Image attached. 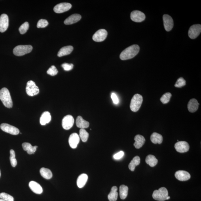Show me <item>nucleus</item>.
Listing matches in <instances>:
<instances>
[{
    "label": "nucleus",
    "mask_w": 201,
    "mask_h": 201,
    "mask_svg": "<svg viewBox=\"0 0 201 201\" xmlns=\"http://www.w3.org/2000/svg\"><path fill=\"white\" fill-rule=\"evenodd\" d=\"M141 162V159L139 156H136L133 159L129 165V168L132 171H134L136 166L139 165Z\"/></svg>",
    "instance_id": "obj_29"
},
{
    "label": "nucleus",
    "mask_w": 201,
    "mask_h": 201,
    "mask_svg": "<svg viewBox=\"0 0 201 201\" xmlns=\"http://www.w3.org/2000/svg\"><path fill=\"white\" fill-rule=\"evenodd\" d=\"M51 120L50 114L48 111L44 112L40 118V123L41 125H45L50 122Z\"/></svg>",
    "instance_id": "obj_26"
},
{
    "label": "nucleus",
    "mask_w": 201,
    "mask_h": 201,
    "mask_svg": "<svg viewBox=\"0 0 201 201\" xmlns=\"http://www.w3.org/2000/svg\"><path fill=\"white\" fill-rule=\"evenodd\" d=\"M134 140L135 141L134 143V147L138 149L141 148L145 144L146 141L145 138L139 134L136 135L134 137Z\"/></svg>",
    "instance_id": "obj_21"
},
{
    "label": "nucleus",
    "mask_w": 201,
    "mask_h": 201,
    "mask_svg": "<svg viewBox=\"0 0 201 201\" xmlns=\"http://www.w3.org/2000/svg\"><path fill=\"white\" fill-rule=\"evenodd\" d=\"M199 105L198 100L193 98L189 100L188 104V109L190 112L194 113L198 110Z\"/></svg>",
    "instance_id": "obj_20"
},
{
    "label": "nucleus",
    "mask_w": 201,
    "mask_h": 201,
    "mask_svg": "<svg viewBox=\"0 0 201 201\" xmlns=\"http://www.w3.org/2000/svg\"><path fill=\"white\" fill-rule=\"evenodd\" d=\"M62 67L65 71H71L73 69V65L72 64H69L67 63H64L62 65Z\"/></svg>",
    "instance_id": "obj_41"
},
{
    "label": "nucleus",
    "mask_w": 201,
    "mask_h": 201,
    "mask_svg": "<svg viewBox=\"0 0 201 201\" xmlns=\"http://www.w3.org/2000/svg\"><path fill=\"white\" fill-rule=\"evenodd\" d=\"M186 85V81L183 77H181L178 79L175 85V86L177 88H181Z\"/></svg>",
    "instance_id": "obj_39"
},
{
    "label": "nucleus",
    "mask_w": 201,
    "mask_h": 201,
    "mask_svg": "<svg viewBox=\"0 0 201 201\" xmlns=\"http://www.w3.org/2000/svg\"><path fill=\"white\" fill-rule=\"evenodd\" d=\"M111 98L113 100V103L115 104H117L119 103V100L118 97L114 93H113L111 94Z\"/></svg>",
    "instance_id": "obj_43"
},
{
    "label": "nucleus",
    "mask_w": 201,
    "mask_h": 201,
    "mask_svg": "<svg viewBox=\"0 0 201 201\" xmlns=\"http://www.w3.org/2000/svg\"><path fill=\"white\" fill-rule=\"evenodd\" d=\"M151 140L153 143L160 144L163 141V137L161 134L154 132L151 135Z\"/></svg>",
    "instance_id": "obj_28"
},
{
    "label": "nucleus",
    "mask_w": 201,
    "mask_h": 201,
    "mask_svg": "<svg viewBox=\"0 0 201 201\" xmlns=\"http://www.w3.org/2000/svg\"><path fill=\"white\" fill-rule=\"evenodd\" d=\"M117 187L113 186L112 187L110 192L108 195V198L110 201H116L118 198V193L117 192Z\"/></svg>",
    "instance_id": "obj_27"
},
{
    "label": "nucleus",
    "mask_w": 201,
    "mask_h": 201,
    "mask_svg": "<svg viewBox=\"0 0 201 201\" xmlns=\"http://www.w3.org/2000/svg\"><path fill=\"white\" fill-rule=\"evenodd\" d=\"M175 148L178 152L185 153L189 151V146L186 142L179 141L175 144Z\"/></svg>",
    "instance_id": "obj_14"
},
{
    "label": "nucleus",
    "mask_w": 201,
    "mask_h": 201,
    "mask_svg": "<svg viewBox=\"0 0 201 201\" xmlns=\"http://www.w3.org/2000/svg\"><path fill=\"white\" fill-rule=\"evenodd\" d=\"M77 126L81 129L87 128L90 126V123L88 121L85 120L82 117L78 116L76 120Z\"/></svg>",
    "instance_id": "obj_25"
},
{
    "label": "nucleus",
    "mask_w": 201,
    "mask_h": 201,
    "mask_svg": "<svg viewBox=\"0 0 201 201\" xmlns=\"http://www.w3.org/2000/svg\"><path fill=\"white\" fill-rule=\"evenodd\" d=\"M9 26V18L7 14H2L0 16V32L3 33L7 30Z\"/></svg>",
    "instance_id": "obj_15"
},
{
    "label": "nucleus",
    "mask_w": 201,
    "mask_h": 201,
    "mask_svg": "<svg viewBox=\"0 0 201 201\" xmlns=\"http://www.w3.org/2000/svg\"><path fill=\"white\" fill-rule=\"evenodd\" d=\"M163 21L165 30L167 31H170L173 28L174 21L171 17L168 15L165 14L163 16Z\"/></svg>",
    "instance_id": "obj_13"
},
{
    "label": "nucleus",
    "mask_w": 201,
    "mask_h": 201,
    "mask_svg": "<svg viewBox=\"0 0 201 201\" xmlns=\"http://www.w3.org/2000/svg\"><path fill=\"white\" fill-rule=\"evenodd\" d=\"M10 160L11 166H12L16 167L17 164V162L16 158V153L14 150L11 149L10 151Z\"/></svg>",
    "instance_id": "obj_34"
},
{
    "label": "nucleus",
    "mask_w": 201,
    "mask_h": 201,
    "mask_svg": "<svg viewBox=\"0 0 201 201\" xmlns=\"http://www.w3.org/2000/svg\"><path fill=\"white\" fill-rule=\"evenodd\" d=\"M72 7V5L68 3H62L57 5L54 7L55 12L60 14L69 11Z\"/></svg>",
    "instance_id": "obj_12"
},
{
    "label": "nucleus",
    "mask_w": 201,
    "mask_h": 201,
    "mask_svg": "<svg viewBox=\"0 0 201 201\" xmlns=\"http://www.w3.org/2000/svg\"><path fill=\"white\" fill-rule=\"evenodd\" d=\"M168 196V193L166 188L163 187L158 190H155L153 192V198L155 200L159 201H164L166 200Z\"/></svg>",
    "instance_id": "obj_5"
},
{
    "label": "nucleus",
    "mask_w": 201,
    "mask_h": 201,
    "mask_svg": "<svg viewBox=\"0 0 201 201\" xmlns=\"http://www.w3.org/2000/svg\"><path fill=\"white\" fill-rule=\"evenodd\" d=\"M29 186L30 189L34 193L37 194H41L42 193L43 189L40 185L36 182L31 181L30 182Z\"/></svg>",
    "instance_id": "obj_18"
},
{
    "label": "nucleus",
    "mask_w": 201,
    "mask_h": 201,
    "mask_svg": "<svg viewBox=\"0 0 201 201\" xmlns=\"http://www.w3.org/2000/svg\"><path fill=\"white\" fill-rule=\"evenodd\" d=\"M80 141V137L77 133H72L70 136L69 139V143L70 147L72 148H77Z\"/></svg>",
    "instance_id": "obj_17"
},
{
    "label": "nucleus",
    "mask_w": 201,
    "mask_h": 201,
    "mask_svg": "<svg viewBox=\"0 0 201 201\" xmlns=\"http://www.w3.org/2000/svg\"><path fill=\"white\" fill-rule=\"evenodd\" d=\"M81 19V16L79 14H74L71 15L64 21V24L66 25H71L75 23Z\"/></svg>",
    "instance_id": "obj_19"
},
{
    "label": "nucleus",
    "mask_w": 201,
    "mask_h": 201,
    "mask_svg": "<svg viewBox=\"0 0 201 201\" xmlns=\"http://www.w3.org/2000/svg\"><path fill=\"white\" fill-rule=\"evenodd\" d=\"M145 15L139 11H134L131 13L130 18L134 22H141L145 20Z\"/></svg>",
    "instance_id": "obj_11"
},
{
    "label": "nucleus",
    "mask_w": 201,
    "mask_h": 201,
    "mask_svg": "<svg viewBox=\"0 0 201 201\" xmlns=\"http://www.w3.org/2000/svg\"><path fill=\"white\" fill-rule=\"evenodd\" d=\"M129 188L124 185H121L120 187V196L121 199H125L128 196Z\"/></svg>",
    "instance_id": "obj_32"
},
{
    "label": "nucleus",
    "mask_w": 201,
    "mask_h": 201,
    "mask_svg": "<svg viewBox=\"0 0 201 201\" xmlns=\"http://www.w3.org/2000/svg\"><path fill=\"white\" fill-rule=\"evenodd\" d=\"M22 147L24 150L27 152L28 154L30 155L33 154V153H35L38 147L37 146L33 147L31 144L27 143V142H24V143H23Z\"/></svg>",
    "instance_id": "obj_22"
},
{
    "label": "nucleus",
    "mask_w": 201,
    "mask_h": 201,
    "mask_svg": "<svg viewBox=\"0 0 201 201\" xmlns=\"http://www.w3.org/2000/svg\"><path fill=\"white\" fill-rule=\"evenodd\" d=\"M0 198L5 201H14V198L12 196L5 193H0Z\"/></svg>",
    "instance_id": "obj_37"
},
{
    "label": "nucleus",
    "mask_w": 201,
    "mask_h": 201,
    "mask_svg": "<svg viewBox=\"0 0 201 201\" xmlns=\"http://www.w3.org/2000/svg\"><path fill=\"white\" fill-rule=\"evenodd\" d=\"M26 93L30 96L37 95L39 93V89L34 81H30L26 84Z\"/></svg>",
    "instance_id": "obj_6"
},
{
    "label": "nucleus",
    "mask_w": 201,
    "mask_h": 201,
    "mask_svg": "<svg viewBox=\"0 0 201 201\" xmlns=\"http://www.w3.org/2000/svg\"><path fill=\"white\" fill-rule=\"evenodd\" d=\"M40 173L44 178L47 180L50 179L53 177L52 171L48 168H42L40 170Z\"/></svg>",
    "instance_id": "obj_31"
},
{
    "label": "nucleus",
    "mask_w": 201,
    "mask_h": 201,
    "mask_svg": "<svg viewBox=\"0 0 201 201\" xmlns=\"http://www.w3.org/2000/svg\"><path fill=\"white\" fill-rule=\"evenodd\" d=\"M0 128L3 131L12 135H17L20 133V130L17 128L7 123H2Z\"/></svg>",
    "instance_id": "obj_7"
},
{
    "label": "nucleus",
    "mask_w": 201,
    "mask_h": 201,
    "mask_svg": "<svg viewBox=\"0 0 201 201\" xmlns=\"http://www.w3.org/2000/svg\"><path fill=\"white\" fill-rule=\"evenodd\" d=\"M1 170H0V177H1Z\"/></svg>",
    "instance_id": "obj_46"
},
{
    "label": "nucleus",
    "mask_w": 201,
    "mask_h": 201,
    "mask_svg": "<svg viewBox=\"0 0 201 201\" xmlns=\"http://www.w3.org/2000/svg\"><path fill=\"white\" fill-rule=\"evenodd\" d=\"M145 161L151 167L156 166L158 162V160L156 157L152 155H149L146 157Z\"/></svg>",
    "instance_id": "obj_30"
},
{
    "label": "nucleus",
    "mask_w": 201,
    "mask_h": 201,
    "mask_svg": "<svg viewBox=\"0 0 201 201\" xmlns=\"http://www.w3.org/2000/svg\"><path fill=\"white\" fill-rule=\"evenodd\" d=\"M0 100L5 107L11 108L13 106V102L10 92L8 89L3 88L0 90Z\"/></svg>",
    "instance_id": "obj_2"
},
{
    "label": "nucleus",
    "mask_w": 201,
    "mask_h": 201,
    "mask_svg": "<svg viewBox=\"0 0 201 201\" xmlns=\"http://www.w3.org/2000/svg\"><path fill=\"white\" fill-rule=\"evenodd\" d=\"M170 199V196H168L167 198H166V200H169Z\"/></svg>",
    "instance_id": "obj_44"
},
{
    "label": "nucleus",
    "mask_w": 201,
    "mask_h": 201,
    "mask_svg": "<svg viewBox=\"0 0 201 201\" xmlns=\"http://www.w3.org/2000/svg\"><path fill=\"white\" fill-rule=\"evenodd\" d=\"M124 155V152L122 151H121L114 155L113 157L115 160H119L122 158Z\"/></svg>",
    "instance_id": "obj_42"
},
{
    "label": "nucleus",
    "mask_w": 201,
    "mask_h": 201,
    "mask_svg": "<svg viewBox=\"0 0 201 201\" xmlns=\"http://www.w3.org/2000/svg\"><path fill=\"white\" fill-rule=\"evenodd\" d=\"M201 26L200 24H195L191 26L189 31L188 35L189 38L194 39L198 36L201 33Z\"/></svg>",
    "instance_id": "obj_8"
},
{
    "label": "nucleus",
    "mask_w": 201,
    "mask_h": 201,
    "mask_svg": "<svg viewBox=\"0 0 201 201\" xmlns=\"http://www.w3.org/2000/svg\"><path fill=\"white\" fill-rule=\"evenodd\" d=\"M33 50V47L31 45H19L15 47L13 53L15 55L21 56L29 54Z\"/></svg>",
    "instance_id": "obj_4"
},
{
    "label": "nucleus",
    "mask_w": 201,
    "mask_h": 201,
    "mask_svg": "<svg viewBox=\"0 0 201 201\" xmlns=\"http://www.w3.org/2000/svg\"><path fill=\"white\" fill-rule=\"evenodd\" d=\"M88 179V176L86 174H82L79 175L77 180V185L79 188L84 186Z\"/></svg>",
    "instance_id": "obj_24"
},
{
    "label": "nucleus",
    "mask_w": 201,
    "mask_h": 201,
    "mask_svg": "<svg viewBox=\"0 0 201 201\" xmlns=\"http://www.w3.org/2000/svg\"><path fill=\"white\" fill-rule=\"evenodd\" d=\"M29 25L27 22H25L19 28V30L21 34L24 35L25 34L27 30L29 29Z\"/></svg>",
    "instance_id": "obj_36"
},
{
    "label": "nucleus",
    "mask_w": 201,
    "mask_h": 201,
    "mask_svg": "<svg viewBox=\"0 0 201 201\" xmlns=\"http://www.w3.org/2000/svg\"><path fill=\"white\" fill-rule=\"evenodd\" d=\"M107 32L105 29L98 30L93 36L92 39L96 42H101L104 41L107 38Z\"/></svg>",
    "instance_id": "obj_10"
},
{
    "label": "nucleus",
    "mask_w": 201,
    "mask_h": 201,
    "mask_svg": "<svg viewBox=\"0 0 201 201\" xmlns=\"http://www.w3.org/2000/svg\"><path fill=\"white\" fill-rule=\"evenodd\" d=\"M143 99L142 96L139 94H136L131 100L130 108L132 111L137 112L141 108Z\"/></svg>",
    "instance_id": "obj_3"
},
{
    "label": "nucleus",
    "mask_w": 201,
    "mask_h": 201,
    "mask_svg": "<svg viewBox=\"0 0 201 201\" xmlns=\"http://www.w3.org/2000/svg\"><path fill=\"white\" fill-rule=\"evenodd\" d=\"M74 123V119L71 115H68L64 117L62 121V126L64 129L68 130L71 129Z\"/></svg>",
    "instance_id": "obj_9"
},
{
    "label": "nucleus",
    "mask_w": 201,
    "mask_h": 201,
    "mask_svg": "<svg viewBox=\"0 0 201 201\" xmlns=\"http://www.w3.org/2000/svg\"><path fill=\"white\" fill-rule=\"evenodd\" d=\"M89 134L88 132L84 129H81L79 130V137L83 142H85L87 141Z\"/></svg>",
    "instance_id": "obj_33"
},
{
    "label": "nucleus",
    "mask_w": 201,
    "mask_h": 201,
    "mask_svg": "<svg viewBox=\"0 0 201 201\" xmlns=\"http://www.w3.org/2000/svg\"><path fill=\"white\" fill-rule=\"evenodd\" d=\"M73 49V46L71 45L63 47L58 53V56L59 57L68 55L71 54Z\"/></svg>",
    "instance_id": "obj_23"
},
{
    "label": "nucleus",
    "mask_w": 201,
    "mask_h": 201,
    "mask_svg": "<svg viewBox=\"0 0 201 201\" xmlns=\"http://www.w3.org/2000/svg\"><path fill=\"white\" fill-rule=\"evenodd\" d=\"M172 96V94L170 92H167L163 95L161 97L160 100L163 104H166L168 103L170 101V98Z\"/></svg>",
    "instance_id": "obj_35"
},
{
    "label": "nucleus",
    "mask_w": 201,
    "mask_h": 201,
    "mask_svg": "<svg viewBox=\"0 0 201 201\" xmlns=\"http://www.w3.org/2000/svg\"><path fill=\"white\" fill-rule=\"evenodd\" d=\"M175 176L176 179L180 181H187L191 177L190 174L189 172L183 170H179L176 172Z\"/></svg>",
    "instance_id": "obj_16"
},
{
    "label": "nucleus",
    "mask_w": 201,
    "mask_h": 201,
    "mask_svg": "<svg viewBox=\"0 0 201 201\" xmlns=\"http://www.w3.org/2000/svg\"><path fill=\"white\" fill-rule=\"evenodd\" d=\"M47 72L48 75L52 76H54L57 74L58 71L55 66L53 65L51 66V67L47 70Z\"/></svg>",
    "instance_id": "obj_38"
},
{
    "label": "nucleus",
    "mask_w": 201,
    "mask_h": 201,
    "mask_svg": "<svg viewBox=\"0 0 201 201\" xmlns=\"http://www.w3.org/2000/svg\"><path fill=\"white\" fill-rule=\"evenodd\" d=\"M49 22L47 21L44 19H41L39 20L37 24L38 28H44L48 25Z\"/></svg>",
    "instance_id": "obj_40"
},
{
    "label": "nucleus",
    "mask_w": 201,
    "mask_h": 201,
    "mask_svg": "<svg viewBox=\"0 0 201 201\" xmlns=\"http://www.w3.org/2000/svg\"><path fill=\"white\" fill-rule=\"evenodd\" d=\"M0 201H5L3 199H0Z\"/></svg>",
    "instance_id": "obj_45"
},
{
    "label": "nucleus",
    "mask_w": 201,
    "mask_h": 201,
    "mask_svg": "<svg viewBox=\"0 0 201 201\" xmlns=\"http://www.w3.org/2000/svg\"><path fill=\"white\" fill-rule=\"evenodd\" d=\"M140 50L139 45L134 44L124 49L121 53L120 58L121 60H126L133 58L137 55Z\"/></svg>",
    "instance_id": "obj_1"
}]
</instances>
